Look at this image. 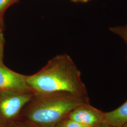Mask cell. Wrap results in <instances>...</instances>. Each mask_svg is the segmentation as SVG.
Returning a JSON list of instances; mask_svg holds the SVG:
<instances>
[{
    "label": "cell",
    "mask_w": 127,
    "mask_h": 127,
    "mask_svg": "<svg viewBox=\"0 0 127 127\" xmlns=\"http://www.w3.org/2000/svg\"><path fill=\"white\" fill-rule=\"evenodd\" d=\"M26 81L34 93L66 92L87 96L81 72L66 54L56 56L38 72L27 75Z\"/></svg>",
    "instance_id": "1"
},
{
    "label": "cell",
    "mask_w": 127,
    "mask_h": 127,
    "mask_svg": "<svg viewBox=\"0 0 127 127\" xmlns=\"http://www.w3.org/2000/svg\"><path fill=\"white\" fill-rule=\"evenodd\" d=\"M88 102L87 96L66 92L34 93L19 119L39 127H56L74 109Z\"/></svg>",
    "instance_id": "2"
},
{
    "label": "cell",
    "mask_w": 127,
    "mask_h": 127,
    "mask_svg": "<svg viewBox=\"0 0 127 127\" xmlns=\"http://www.w3.org/2000/svg\"><path fill=\"white\" fill-rule=\"evenodd\" d=\"M33 95L31 91H0V126L9 127L16 122Z\"/></svg>",
    "instance_id": "3"
},
{
    "label": "cell",
    "mask_w": 127,
    "mask_h": 127,
    "mask_svg": "<svg viewBox=\"0 0 127 127\" xmlns=\"http://www.w3.org/2000/svg\"><path fill=\"white\" fill-rule=\"evenodd\" d=\"M104 113L96 109L88 103L78 106L66 118L90 127H95L103 123Z\"/></svg>",
    "instance_id": "4"
},
{
    "label": "cell",
    "mask_w": 127,
    "mask_h": 127,
    "mask_svg": "<svg viewBox=\"0 0 127 127\" xmlns=\"http://www.w3.org/2000/svg\"><path fill=\"white\" fill-rule=\"evenodd\" d=\"M27 76L8 68L0 59V91H32L27 83Z\"/></svg>",
    "instance_id": "5"
},
{
    "label": "cell",
    "mask_w": 127,
    "mask_h": 127,
    "mask_svg": "<svg viewBox=\"0 0 127 127\" xmlns=\"http://www.w3.org/2000/svg\"><path fill=\"white\" fill-rule=\"evenodd\" d=\"M103 123L117 126H123L127 124V101L117 109L104 113Z\"/></svg>",
    "instance_id": "6"
},
{
    "label": "cell",
    "mask_w": 127,
    "mask_h": 127,
    "mask_svg": "<svg viewBox=\"0 0 127 127\" xmlns=\"http://www.w3.org/2000/svg\"><path fill=\"white\" fill-rule=\"evenodd\" d=\"M18 0H0V28L3 30V16L5 11L9 6L18 1Z\"/></svg>",
    "instance_id": "7"
},
{
    "label": "cell",
    "mask_w": 127,
    "mask_h": 127,
    "mask_svg": "<svg viewBox=\"0 0 127 127\" xmlns=\"http://www.w3.org/2000/svg\"><path fill=\"white\" fill-rule=\"evenodd\" d=\"M112 32L122 38L127 45V25L110 28Z\"/></svg>",
    "instance_id": "8"
},
{
    "label": "cell",
    "mask_w": 127,
    "mask_h": 127,
    "mask_svg": "<svg viewBox=\"0 0 127 127\" xmlns=\"http://www.w3.org/2000/svg\"><path fill=\"white\" fill-rule=\"evenodd\" d=\"M58 124L61 127H90L68 118H65Z\"/></svg>",
    "instance_id": "9"
},
{
    "label": "cell",
    "mask_w": 127,
    "mask_h": 127,
    "mask_svg": "<svg viewBox=\"0 0 127 127\" xmlns=\"http://www.w3.org/2000/svg\"><path fill=\"white\" fill-rule=\"evenodd\" d=\"M9 127H39L34 124L21 119L18 120Z\"/></svg>",
    "instance_id": "10"
},
{
    "label": "cell",
    "mask_w": 127,
    "mask_h": 127,
    "mask_svg": "<svg viewBox=\"0 0 127 127\" xmlns=\"http://www.w3.org/2000/svg\"><path fill=\"white\" fill-rule=\"evenodd\" d=\"M5 42V41L3 33V29L0 28V59L2 60L3 59Z\"/></svg>",
    "instance_id": "11"
},
{
    "label": "cell",
    "mask_w": 127,
    "mask_h": 127,
    "mask_svg": "<svg viewBox=\"0 0 127 127\" xmlns=\"http://www.w3.org/2000/svg\"><path fill=\"white\" fill-rule=\"evenodd\" d=\"M95 127H123V126H113V125H111L106 124V123H102L100 124L99 125H97V126Z\"/></svg>",
    "instance_id": "12"
},
{
    "label": "cell",
    "mask_w": 127,
    "mask_h": 127,
    "mask_svg": "<svg viewBox=\"0 0 127 127\" xmlns=\"http://www.w3.org/2000/svg\"><path fill=\"white\" fill-rule=\"evenodd\" d=\"M73 2H82V3H85L88 2L90 0H71Z\"/></svg>",
    "instance_id": "13"
},
{
    "label": "cell",
    "mask_w": 127,
    "mask_h": 127,
    "mask_svg": "<svg viewBox=\"0 0 127 127\" xmlns=\"http://www.w3.org/2000/svg\"><path fill=\"white\" fill-rule=\"evenodd\" d=\"M123 127H127V123L126 124H125L124 125H123Z\"/></svg>",
    "instance_id": "14"
},
{
    "label": "cell",
    "mask_w": 127,
    "mask_h": 127,
    "mask_svg": "<svg viewBox=\"0 0 127 127\" xmlns=\"http://www.w3.org/2000/svg\"><path fill=\"white\" fill-rule=\"evenodd\" d=\"M56 127H60V126H59V124H58V125H57V126H56Z\"/></svg>",
    "instance_id": "15"
},
{
    "label": "cell",
    "mask_w": 127,
    "mask_h": 127,
    "mask_svg": "<svg viewBox=\"0 0 127 127\" xmlns=\"http://www.w3.org/2000/svg\"><path fill=\"white\" fill-rule=\"evenodd\" d=\"M0 127H1V126H0Z\"/></svg>",
    "instance_id": "16"
}]
</instances>
